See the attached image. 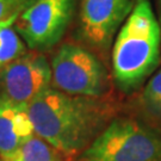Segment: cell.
<instances>
[{
  "instance_id": "1",
  "label": "cell",
  "mask_w": 161,
  "mask_h": 161,
  "mask_svg": "<svg viewBox=\"0 0 161 161\" xmlns=\"http://www.w3.org/2000/svg\"><path fill=\"white\" fill-rule=\"evenodd\" d=\"M28 112L35 134L72 159L114 119V108L104 97L72 96L52 86L28 104Z\"/></svg>"
},
{
  "instance_id": "2",
  "label": "cell",
  "mask_w": 161,
  "mask_h": 161,
  "mask_svg": "<svg viewBox=\"0 0 161 161\" xmlns=\"http://www.w3.org/2000/svg\"><path fill=\"white\" fill-rule=\"evenodd\" d=\"M161 26L150 0H137L116 35L112 78L117 88L130 94L153 74L160 62Z\"/></svg>"
},
{
  "instance_id": "3",
  "label": "cell",
  "mask_w": 161,
  "mask_h": 161,
  "mask_svg": "<svg viewBox=\"0 0 161 161\" xmlns=\"http://www.w3.org/2000/svg\"><path fill=\"white\" fill-rule=\"evenodd\" d=\"M74 161H161V132L132 118H114Z\"/></svg>"
},
{
  "instance_id": "4",
  "label": "cell",
  "mask_w": 161,
  "mask_h": 161,
  "mask_svg": "<svg viewBox=\"0 0 161 161\" xmlns=\"http://www.w3.org/2000/svg\"><path fill=\"white\" fill-rule=\"evenodd\" d=\"M52 87L72 96L104 97L109 91V75L92 50L64 43L53 56Z\"/></svg>"
},
{
  "instance_id": "5",
  "label": "cell",
  "mask_w": 161,
  "mask_h": 161,
  "mask_svg": "<svg viewBox=\"0 0 161 161\" xmlns=\"http://www.w3.org/2000/svg\"><path fill=\"white\" fill-rule=\"evenodd\" d=\"M76 0H36L14 23L28 49L43 53L64 37L74 16Z\"/></svg>"
},
{
  "instance_id": "6",
  "label": "cell",
  "mask_w": 161,
  "mask_h": 161,
  "mask_svg": "<svg viewBox=\"0 0 161 161\" xmlns=\"http://www.w3.org/2000/svg\"><path fill=\"white\" fill-rule=\"evenodd\" d=\"M137 0H81L78 34L94 52L106 53Z\"/></svg>"
},
{
  "instance_id": "7",
  "label": "cell",
  "mask_w": 161,
  "mask_h": 161,
  "mask_svg": "<svg viewBox=\"0 0 161 161\" xmlns=\"http://www.w3.org/2000/svg\"><path fill=\"white\" fill-rule=\"evenodd\" d=\"M52 86V67L40 52H26L0 69V97L28 105Z\"/></svg>"
},
{
  "instance_id": "8",
  "label": "cell",
  "mask_w": 161,
  "mask_h": 161,
  "mask_svg": "<svg viewBox=\"0 0 161 161\" xmlns=\"http://www.w3.org/2000/svg\"><path fill=\"white\" fill-rule=\"evenodd\" d=\"M34 135L28 105L0 97V159L11 161L20 146Z\"/></svg>"
},
{
  "instance_id": "9",
  "label": "cell",
  "mask_w": 161,
  "mask_h": 161,
  "mask_svg": "<svg viewBox=\"0 0 161 161\" xmlns=\"http://www.w3.org/2000/svg\"><path fill=\"white\" fill-rule=\"evenodd\" d=\"M18 16L0 22V69L13 60L20 58L28 49L14 28Z\"/></svg>"
},
{
  "instance_id": "10",
  "label": "cell",
  "mask_w": 161,
  "mask_h": 161,
  "mask_svg": "<svg viewBox=\"0 0 161 161\" xmlns=\"http://www.w3.org/2000/svg\"><path fill=\"white\" fill-rule=\"evenodd\" d=\"M11 161H62V155L35 134L20 146Z\"/></svg>"
},
{
  "instance_id": "11",
  "label": "cell",
  "mask_w": 161,
  "mask_h": 161,
  "mask_svg": "<svg viewBox=\"0 0 161 161\" xmlns=\"http://www.w3.org/2000/svg\"><path fill=\"white\" fill-rule=\"evenodd\" d=\"M141 104L148 115L161 121V69L147 82L141 94Z\"/></svg>"
},
{
  "instance_id": "12",
  "label": "cell",
  "mask_w": 161,
  "mask_h": 161,
  "mask_svg": "<svg viewBox=\"0 0 161 161\" xmlns=\"http://www.w3.org/2000/svg\"><path fill=\"white\" fill-rule=\"evenodd\" d=\"M25 8L22 0H0V22L20 14Z\"/></svg>"
},
{
  "instance_id": "13",
  "label": "cell",
  "mask_w": 161,
  "mask_h": 161,
  "mask_svg": "<svg viewBox=\"0 0 161 161\" xmlns=\"http://www.w3.org/2000/svg\"><path fill=\"white\" fill-rule=\"evenodd\" d=\"M158 1V19L161 26V0H156Z\"/></svg>"
},
{
  "instance_id": "14",
  "label": "cell",
  "mask_w": 161,
  "mask_h": 161,
  "mask_svg": "<svg viewBox=\"0 0 161 161\" xmlns=\"http://www.w3.org/2000/svg\"><path fill=\"white\" fill-rule=\"evenodd\" d=\"M22 1H23V4L25 5V7H28V6H30L32 3H35L36 0H22Z\"/></svg>"
},
{
  "instance_id": "15",
  "label": "cell",
  "mask_w": 161,
  "mask_h": 161,
  "mask_svg": "<svg viewBox=\"0 0 161 161\" xmlns=\"http://www.w3.org/2000/svg\"><path fill=\"white\" fill-rule=\"evenodd\" d=\"M0 161H4V160H1V159H0Z\"/></svg>"
}]
</instances>
